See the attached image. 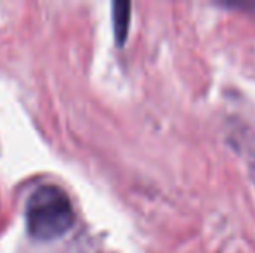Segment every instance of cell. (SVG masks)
Wrapping results in <instances>:
<instances>
[{
  "label": "cell",
  "mask_w": 255,
  "mask_h": 253,
  "mask_svg": "<svg viewBox=\"0 0 255 253\" xmlns=\"http://www.w3.org/2000/svg\"><path fill=\"white\" fill-rule=\"evenodd\" d=\"M26 229L38 241H52L71 229L75 212L61 187L44 184L30 194L26 203Z\"/></svg>",
  "instance_id": "obj_1"
},
{
  "label": "cell",
  "mask_w": 255,
  "mask_h": 253,
  "mask_svg": "<svg viewBox=\"0 0 255 253\" xmlns=\"http://www.w3.org/2000/svg\"><path fill=\"white\" fill-rule=\"evenodd\" d=\"M130 2H125V0L113 2V31L118 45H124L127 40L128 26H130Z\"/></svg>",
  "instance_id": "obj_2"
}]
</instances>
